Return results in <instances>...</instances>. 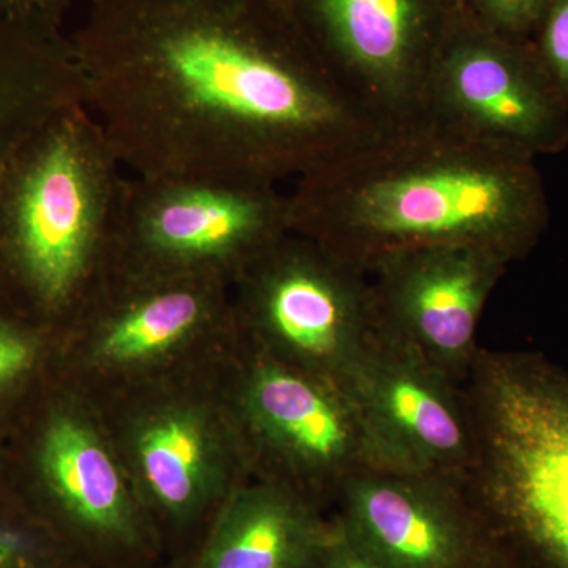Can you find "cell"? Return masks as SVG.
Instances as JSON below:
<instances>
[{
	"label": "cell",
	"mask_w": 568,
	"mask_h": 568,
	"mask_svg": "<svg viewBox=\"0 0 568 568\" xmlns=\"http://www.w3.org/2000/svg\"><path fill=\"white\" fill-rule=\"evenodd\" d=\"M244 413L261 446L298 476L339 491L384 469L354 396L332 377L264 355L245 377Z\"/></svg>",
	"instance_id": "cell-11"
},
{
	"label": "cell",
	"mask_w": 568,
	"mask_h": 568,
	"mask_svg": "<svg viewBox=\"0 0 568 568\" xmlns=\"http://www.w3.org/2000/svg\"><path fill=\"white\" fill-rule=\"evenodd\" d=\"M422 119L463 140L534 159L568 145V104L532 41L488 31L465 9L437 52Z\"/></svg>",
	"instance_id": "cell-6"
},
{
	"label": "cell",
	"mask_w": 568,
	"mask_h": 568,
	"mask_svg": "<svg viewBox=\"0 0 568 568\" xmlns=\"http://www.w3.org/2000/svg\"><path fill=\"white\" fill-rule=\"evenodd\" d=\"M324 568H386L354 540L338 521L332 526Z\"/></svg>",
	"instance_id": "cell-22"
},
{
	"label": "cell",
	"mask_w": 568,
	"mask_h": 568,
	"mask_svg": "<svg viewBox=\"0 0 568 568\" xmlns=\"http://www.w3.org/2000/svg\"><path fill=\"white\" fill-rule=\"evenodd\" d=\"M123 182L84 103L54 112L14 148L0 183V256L43 312L81 301L112 257Z\"/></svg>",
	"instance_id": "cell-4"
},
{
	"label": "cell",
	"mask_w": 568,
	"mask_h": 568,
	"mask_svg": "<svg viewBox=\"0 0 568 568\" xmlns=\"http://www.w3.org/2000/svg\"><path fill=\"white\" fill-rule=\"evenodd\" d=\"M339 82L390 125L420 121L462 0H280Z\"/></svg>",
	"instance_id": "cell-8"
},
{
	"label": "cell",
	"mask_w": 568,
	"mask_h": 568,
	"mask_svg": "<svg viewBox=\"0 0 568 568\" xmlns=\"http://www.w3.org/2000/svg\"><path fill=\"white\" fill-rule=\"evenodd\" d=\"M530 41L549 80L568 104V0H549Z\"/></svg>",
	"instance_id": "cell-18"
},
{
	"label": "cell",
	"mask_w": 568,
	"mask_h": 568,
	"mask_svg": "<svg viewBox=\"0 0 568 568\" xmlns=\"http://www.w3.org/2000/svg\"><path fill=\"white\" fill-rule=\"evenodd\" d=\"M212 444L201 418L170 410L152 418L138 437V462L153 497L174 514L204 499L212 474Z\"/></svg>",
	"instance_id": "cell-16"
},
{
	"label": "cell",
	"mask_w": 568,
	"mask_h": 568,
	"mask_svg": "<svg viewBox=\"0 0 568 568\" xmlns=\"http://www.w3.org/2000/svg\"><path fill=\"white\" fill-rule=\"evenodd\" d=\"M287 204L291 233L366 274L390 254L432 245L487 246L515 263L549 223L534 156L463 140L425 119L302 175Z\"/></svg>",
	"instance_id": "cell-2"
},
{
	"label": "cell",
	"mask_w": 568,
	"mask_h": 568,
	"mask_svg": "<svg viewBox=\"0 0 568 568\" xmlns=\"http://www.w3.org/2000/svg\"><path fill=\"white\" fill-rule=\"evenodd\" d=\"M39 463L52 496L81 525L108 536L133 532L132 504L118 465L80 418H52L41 436Z\"/></svg>",
	"instance_id": "cell-15"
},
{
	"label": "cell",
	"mask_w": 568,
	"mask_h": 568,
	"mask_svg": "<svg viewBox=\"0 0 568 568\" xmlns=\"http://www.w3.org/2000/svg\"><path fill=\"white\" fill-rule=\"evenodd\" d=\"M78 2L81 0H0V18L58 28L62 14Z\"/></svg>",
	"instance_id": "cell-21"
},
{
	"label": "cell",
	"mask_w": 568,
	"mask_h": 568,
	"mask_svg": "<svg viewBox=\"0 0 568 568\" xmlns=\"http://www.w3.org/2000/svg\"><path fill=\"white\" fill-rule=\"evenodd\" d=\"M36 355V338L20 325L0 317V396L32 368Z\"/></svg>",
	"instance_id": "cell-19"
},
{
	"label": "cell",
	"mask_w": 568,
	"mask_h": 568,
	"mask_svg": "<svg viewBox=\"0 0 568 568\" xmlns=\"http://www.w3.org/2000/svg\"><path fill=\"white\" fill-rule=\"evenodd\" d=\"M510 261L487 246H418L369 271L379 331L465 383L481 313Z\"/></svg>",
	"instance_id": "cell-10"
},
{
	"label": "cell",
	"mask_w": 568,
	"mask_h": 568,
	"mask_svg": "<svg viewBox=\"0 0 568 568\" xmlns=\"http://www.w3.org/2000/svg\"><path fill=\"white\" fill-rule=\"evenodd\" d=\"M346 532L386 568H480L476 508L463 485L376 469L339 489Z\"/></svg>",
	"instance_id": "cell-12"
},
{
	"label": "cell",
	"mask_w": 568,
	"mask_h": 568,
	"mask_svg": "<svg viewBox=\"0 0 568 568\" xmlns=\"http://www.w3.org/2000/svg\"><path fill=\"white\" fill-rule=\"evenodd\" d=\"M43 551L28 529L0 523V568H40Z\"/></svg>",
	"instance_id": "cell-20"
},
{
	"label": "cell",
	"mask_w": 568,
	"mask_h": 568,
	"mask_svg": "<svg viewBox=\"0 0 568 568\" xmlns=\"http://www.w3.org/2000/svg\"><path fill=\"white\" fill-rule=\"evenodd\" d=\"M82 95L134 175L276 183L398 125L325 65L280 0H89Z\"/></svg>",
	"instance_id": "cell-1"
},
{
	"label": "cell",
	"mask_w": 568,
	"mask_h": 568,
	"mask_svg": "<svg viewBox=\"0 0 568 568\" xmlns=\"http://www.w3.org/2000/svg\"><path fill=\"white\" fill-rule=\"evenodd\" d=\"M241 280L246 321L295 368L343 383L379 332L369 275L304 235H284Z\"/></svg>",
	"instance_id": "cell-7"
},
{
	"label": "cell",
	"mask_w": 568,
	"mask_h": 568,
	"mask_svg": "<svg viewBox=\"0 0 568 568\" xmlns=\"http://www.w3.org/2000/svg\"><path fill=\"white\" fill-rule=\"evenodd\" d=\"M125 280L126 291L108 306L97 331V347L108 361L166 353L222 315L216 280Z\"/></svg>",
	"instance_id": "cell-14"
},
{
	"label": "cell",
	"mask_w": 568,
	"mask_h": 568,
	"mask_svg": "<svg viewBox=\"0 0 568 568\" xmlns=\"http://www.w3.org/2000/svg\"><path fill=\"white\" fill-rule=\"evenodd\" d=\"M473 463L463 489L515 568H568V369L478 351L465 383Z\"/></svg>",
	"instance_id": "cell-3"
},
{
	"label": "cell",
	"mask_w": 568,
	"mask_h": 568,
	"mask_svg": "<svg viewBox=\"0 0 568 568\" xmlns=\"http://www.w3.org/2000/svg\"><path fill=\"white\" fill-rule=\"evenodd\" d=\"M20 141L0 142V183H2L3 181V175H6L7 166H9L11 153H13L14 148H17L18 144H20Z\"/></svg>",
	"instance_id": "cell-23"
},
{
	"label": "cell",
	"mask_w": 568,
	"mask_h": 568,
	"mask_svg": "<svg viewBox=\"0 0 568 568\" xmlns=\"http://www.w3.org/2000/svg\"><path fill=\"white\" fill-rule=\"evenodd\" d=\"M331 532L304 496L290 485L265 481L231 497L203 568H324Z\"/></svg>",
	"instance_id": "cell-13"
},
{
	"label": "cell",
	"mask_w": 568,
	"mask_h": 568,
	"mask_svg": "<svg viewBox=\"0 0 568 568\" xmlns=\"http://www.w3.org/2000/svg\"><path fill=\"white\" fill-rule=\"evenodd\" d=\"M291 233L287 194L254 179H125L114 253L125 278L241 276Z\"/></svg>",
	"instance_id": "cell-5"
},
{
	"label": "cell",
	"mask_w": 568,
	"mask_h": 568,
	"mask_svg": "<svg viewBox=\"0 0 568 568\" xmlns=\"http://www.w3.org/2000/svg\"><path fill=\"white\" fill-rule=\"evenodd\" d=\"M343 384L384 469L463 485L474 452L463 384L381 331Z\"/></svg>",
	"instance_id": "cell-9"
},
{
	"label": "cell",
	"mask_w": 568,
	"mask_h": 568,
	"mask_svg": "<svg viewBox=\"0 0 568 568\" xmlns=\"http://www.w3.org/2000/svg\"><path fill=\"white\" fill-rule=\"evenodd\" d=\"M463 9L487 28L507 39L532 40L549 0H462Z\"/></svg>",
	"instance_id": "cell-17"
}]
</instances>
